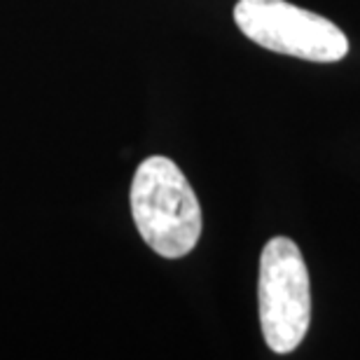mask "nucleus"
Instances as JSON below:
<instances>
[{"mask_svg": "<svg viewBox=\"0 0 360 360\" xmlns=\"http://www.w3.org/2000/svg\"><path fill=\"white\" fill-rule=\"evenodd\" d=\"M131 213L143 241L178 260L201 236V206L185 174L169 157H148L131 183Z\"/></svg>", "mask_w": 360, "mask_h": 360, "instance_id": "obj_1", "label": "nucleus"}, {"mask_svg": "<svg viewBox=\"0 0 360 360\" xmlns=\"http://www.w3.org/2000/svg\"><path fill=\"white\" fill-rule=\"evenodd\" d=\"M257 302L267 347L274 354L297 349L311 323V285L302 250L288 236H274L262 248Z\"/></svg>", "mask_w": 360, "mask_h": 360, "instance_id": "obj_2", "label": "nucleus"}, {"mask_svg": "<svg viewBox=\"0 0 360 360\" xmlns=\"http://www.w3.org/2000/svg\"><path fill=\"white\" fill-rule=\"evenodd\" d=\"M234 21L248 40L269 52L316 63L342 61L349 52L340 26L285 0H239Z\"/></svg>", "mask_w": 360, "mask_h": 360, "instance_id": "obj_3", "label": "nucleus"}]
</instances>
